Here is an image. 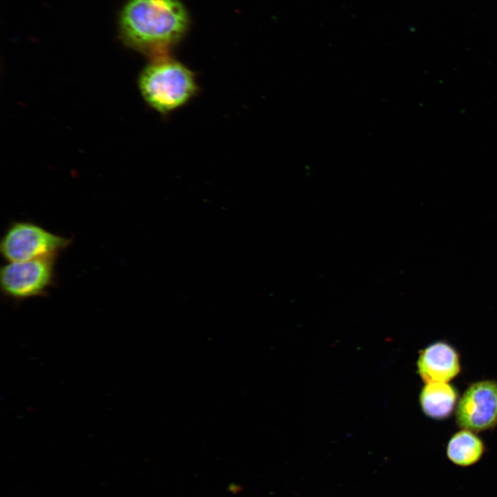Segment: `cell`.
<instances>
[{"instance_id": "obj_1", "label": "cell", "mask_w": 497, "mask_h": 497, "mask_svg": "<svg viewBox=\"0 0 497 497\" xmlns=\"http://www.w3.org/2000/svg\"><path fill=\"white\" fill-rule=\"evenodd\" d=\"M188 23L179 0H128L119 15V33L128 47L153 59L168 55Z\"/></svg>"}, {"instance_id": "obj_2", "label": "cell", "mask_w": 497, "mask_h": 497, "mask_svg": "<svg viewBox=\"0 0 497 497\" xmlns=\"http://www.w3.org/2000/svg\"><path fill=\"white\" fill-rule=\"evenodd\" d=\"M138 86L146 104L164 115L186 105L199 89L195 73L169 55L152 59L141 72Z\"/></svg>"}, {"instance_id": "obj_3", "label": "cell", "mask_w": 497, "mask_h": 497, "mask_svg": "<svg viewBox=\"0 0 497 497\" xmlns=\"http://www.w3.org/2000/svg\"><path fill=\"white\" fill-rule=\"evenodd\" d=\"M72 240L29 221L13 222L0 241V252L8 262L58 255Z\"/></svg>"}, {"instance_id": "obj_4", "label": "cell", "mask_w": 497, "mask_h": 497, "mask_svg": "<svg viewBox=\"0 0 497 497\" xmlns=\"http://www.w3.org/2000/svg\"><path fill=\"white\" fill-rule=\"evenodd\" d=\"M57 257L51 255L3 265L0 269L2 294L16 302L46 296L55 285Z\"/></svg>"}, {"instance_id": "obj_5", "label": "cell", "mask_w": 497, "mask_h": 497, "mask_svg": "<svg viewBox=\"0 0 497 497\" xmlns=\"http://www.w3.org/2000/svg\"><path fill=\"white\" fill-rule=\"evenodd\" d=\"M458 425L474 432L497 424V382L483 380L473 383L460 399L456 411Z\"/></svg>"}, {"instance_id": "obj_6", "label": "cell", "mask_w": 497, "mask_h": 497, "mask_svg": "<svg viewBox=\"0 0 497 497\" xmlns=\"http://www.w3.org/2000/svg\"><path fill=\"white\" fill-rule=\"evenodd\" d=\"M418 372L426 382H447L460 370L459 357L449 344L434 343L420 353L418 360Z\"/></svg>"}, {"instance_id": "obj_7", "label": "cell", "mask_w": 497, "mask_h": 497, "mask_svg": "<svg viewBox=\"0 0 497 497\" xmlns=\"http://www.w3.org/2000/svg\"><path fill=\"white\" fill-rule=\"evenodd\" d=\"M485 453L483 440L474 431L462 429L449 439L446 449L448 460L460 467H469L478 462Z\"/></svg>"}, {"instance_id": "obj_8", "label": "cell", "mask_w": 497, "mask_h": 497, "mask_svg": "<svg viewBox=\"0 0 497 497\" xmlns=\"http://www.w3.org/2000/svg\"><path fill=\"white\" fill-rule=\"evenodd\" d=\"M457 393L447 382H429L422 389L420 402L424 413L434 419L448 417L454 410Z\"/></svg>"}]
</instances>
